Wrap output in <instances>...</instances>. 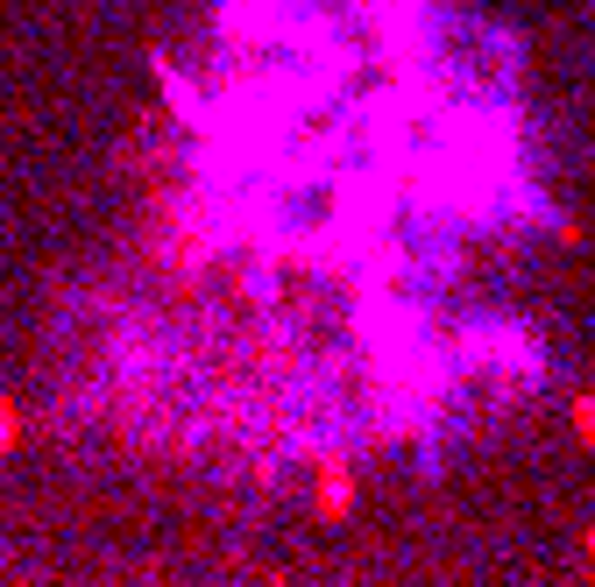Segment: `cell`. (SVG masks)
Masks as SVG:
<instances>
[{"label": "cell", "mask_w": 595, "mask_h": 587, "mask_svg": "<svg viewBox=\"0 0 595 587\" xmlns=\"http://www.w3.org/2000/svg\"><path fill=\"white\" fill-rule=\"evenodd\" d=\"M348 503H355L348 467H340V460H326V475H319V517H326V524H340V517H348Z\"/></svg>", "instance_id": "cell-1"}, {"label": "cell", "mask_w": 595, "mask_h": 587, "mask_svg": "<svg viewBox=\"0 0 595 587\" xmlns=\"http://www.w3.org/2000/svg\"><path fill=\"white\" fill-rule=\"evenodd\" d=\"M567 425H574V439L595 454V397H574V404H567Z\"/></svg>", "instance_id": "cell-2"}, {"label": "cell", "mask_w": 595, "mask_h": 587, "mask_svg": "<svg viewBox=\"0 0 595 587\" xmlns=\"http://www.w3.org/2000/svg\"><path fill=\"white\" fill-rule=\"evenodd\" d=\"M14 439H22V410L0 404V454H14Z\"/></svg>", "instance_id": "cell-3"}, {"label": "cell", "mask_w": 595, "mask_h": 587, "mask_svg": "<svg viewBox=\"0 0 595 587\" xmlns=\"http://www.w3.org/2000/svg\"><path fill=\"white\" fill-rule=\"evenodd\" d=\"M582 559L595 566V524H588V531H582Z\"/></svg>", "instance_id": "cell-4"}]
</instances>
